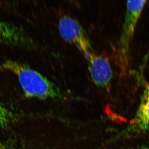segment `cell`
Returning a JSON list of instances; mask_svg holds the SVG:
<instances>
[{"label": "cell", "instance_id": "cell-2", "mask_svg": "<svg viewBox=\"0 0 149 149\" xmlns=\"http://www.w3.org/2000/svg\"><path fill=\"white\" fill-rule=\"evenodd\" d=\"M146 2V1H127L125 19L119 40L118 53L119 64L122 71H125L128 67L130 42L136 24Z\"/></svg>", "mask_w": 149, "mask_h": 149}, {"label": "cell", "instance_id": "cell-5", "mask_svg": "<svg viewBox=\"0 0 149 149\" xmlns=\"http://www.w3.org/2000/svg\"><path fill=\"white\" fill-rule=\"evenodd\" d=\"M88 69L93 83L98 87L105 88L112 78L111 66L107 59L92 52L86 58Z\"/></svg>", "mask_w": 149, "mask_h": 149}, {"label": "cell", "instance_id": "cell-8", "mask_svg": "<svg viewBox=\"0 0 149 149\" xmlns=\"http://www.w3.org/2000/svg\"><path fill=\"white\" fill-rule=\"evenodd\" d=\"M125 149H149V147L144 146H137L130 147Z\"/></svg>", "mask_w": 149, "mask_h": 149}, {"label": "cell", "instance_id": "cell-7", "mask_svg": "<svg viewBox=\"0 0 149 149\" xmlns=\"http://www.w3.org/2000/svg\"><path fill=\"white\" fill-rule=\"evenodd\" d=\"M13 119L12 113L6 107L0 104V128L8 125Z\"/></svg>", "mask_w": 149, "mask_h": 149}, {"label": "cell", "instance_id": "cell-9", "mask_svg": "<svg viewBox=\"0 0 149 149\" xmlns=\"http://www.w3.org/2000/svg\"><path fill=\"white\" fill-rule=\"evenodd\" d=\"M0 149H1V148H0Z\"/></svg>", "mask_w": 149, "mask_h": 149}, {"label": "cell", "instance_id": "cell-3", "mask_svg": "<svg viewBox=\"0 0 149 149\" xmlns=\"http://www.w3.org/2000/svg\"><path fill=\"white\" fill-rule=\"evenodd\" d=\"M149 135V85H146L135 116L116 139L124 140Z\"/></svg>", "mask_w": 149, "mask_h": 149}, {"label": "cell", "instance_id": "cell-6", "mask_svg": "<svg viewBox=\"0 0 149 149\" xmlns=\"http://www.w3.org/2000/svg\"><path fill=\"white\" fill-rule=\"evenodd\" d=\"M23 30L16 24L0 20V43L9 45L20 46L27 42Z\"/></svg>", "mask_w": 149, "mask_h": 149}, {"label": "cell", "instance_id": "cell-4", "mask_svg": "<svg viewBox=\"0 0 149 149\" xmlns=\"http://www.w3.org/2000/svg\"><path fill=\"white\" fill-rule=\"evenodd\" d=\"M58 28L63 39L76 46L85 58L93 52L85 31L76 19L71 17L64 15L59 20Z\"/></svg>", "mask_w": 149, "mask_h": 149}, {"label": "cell", "instance_id": "cell-1", "mask_svg": "<svg viewBox=\"0 0 149 149\" xmlns=\"http://www.w3.org/2000/svg\"><path fill=\"white\" fill-rule=\"evenodd\" d=\"M0 70L16 76L26 97L41 100L62 97L61 91L53 83L20 62L10 60L3 62L0 63Z\"/></svg>", "mask_w": 149, "mask_h": 149}]
</instances>
